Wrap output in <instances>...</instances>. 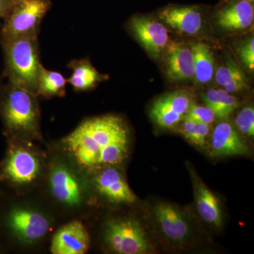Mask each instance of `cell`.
Wrapping results in <instances>:
<instances>
[{
	"instance_id": "1",
	"label": "cell",
	"mask_w": 254,
	"mask_h": 254,
	"mask_svg": "<svg viewBox=\"0 0 254 254\" xmlns=\"http://www.w3.org/2000/svg\"><path fill=\"white\" fill-rule=\"evenodd\" d=\"M128 133L123 118L104 115L82 122L64 143L80 166L100 168L118 165L126 158Z\"/></svg>"
},
{
	"instance_id": "2",
	"label": "cell",
	"mask_w": 254,
	"mask_h": 254,
	"mask_svg": "<svg viewBox=\"0 0 254 254\" xmlns=\"http://www.w3.org/2000/svg\"><path fill=\"white\" fill-rule=\"evenodd\" d=\"M0 43L4 60L3 77L36 95L38 77L43 66L38 36L1 40Z\"/></svg>"
},
{
	"instance_id": "3",
	"label": "cell",
	"mask_w": 254,
	"mask_h": 254,
	"mask_svg": "<svg viewBox=\"0 0 254 254\" xmlns=\"http://www.w3.org/2000/svg\"><path fill=\"white\" fill-rule=\"evenodd\" d=\"M0 78V109L5 125L13 132L34 133L39 122L36 95Z\"/></svg>"
},
{
	"instance_id": "4",
	"label": "cell",
	"mask_w": 254,
	"mask_h": 254,
	"mask_svg": "<svg viewBox=\"0 0 254 254\" xmlns=\"http://www.w3.org/2000/svg\"><path fill=\"white\" fill-rule=\"evenodd\" d=\"M52 6L50 0H16L1 23L0 41L38 36L42 21Z\"/></svg>"
},
{
	"instance_id": "5",
	"label": "cell",
	"mask_w": 254,
	"mask_h": 254,
	"mask_svg": "<svg viewBox=\"0 0 254 254\" xmlns=\"http://www.w3.org/2000/svg\"><path fill=\"white\" fill-rule=\"evenodd\" d=\"M104 240L116 254H145L153 251L141 224L133 218L113 219L107 222Z\"/></svg>"
},
{
	"instance_id": "6",
	"label": "cell",
	"mask_w": 254,
	"mask_h": 254,
	"mask_svg": "<svg viewBox=\"0 0 254 254\" xmlns=\"http://www.w3.org/2000/svg\"><path fill=\"white\" fill-rule=\"evenodd\" d=\"M153 215L159 231L172 245L182 247L193 235V225L190 218L172 203H157L153 207Z\"/></svg>"
},
{
	"instance_id": "7",
	"label": "cell",
	"mask_w": 254,
	"mask_h": 254,
	"mask_svg": "<svg viewBox=\"0 0 254 254\" xmlns=\"http://www.w3.org/2000/svg\"><path fill=\"white\" fill-rule=\"evenodd\" d=\"M193 103L188 91L171 92L155 100L150 109V117L162 128H174L182 122Z\"/></svg>"
},
{
	"instance_id": "8",
	"label": "cell",
	"mask_w": 254,
	"mask_h": 254,
	"mask_svg": "<svg viewBox=\"0 0 254 254\" xmlns=\"http://www.w3.org/2000/svg\"><path fill=\"white\" fill-rule=\"evenodd\" d=\"M129 28L150 55L158 58L169 43L168 32L161 23L144 16L132 18Z\"/></svg>"
},
{
	"instance_id": "9",
	"label": "cell",
	"mask_w": 254,
	"mask_h": 254,
	"mask_svg": "<svg viewBox=\"0 0 254 254\" xmlns=\"http://www.w3.org/2000/svg\"><path fill=\"white\" fill-rule=\"evenodd\" d=\"M90 245V237L81 222L74 220L64 225L55 233L51 244L53 254H86Z\"/></svg>"
},
{
	"instance_id": "10",
	"label": "cell",
	"mask_w": 254,
	"mask_h": 254,
	"mask_svg": "<svg viewBox=\"0 0 254 254\" xmlns=\"http://www.w3.org/2000/svg\"><path fill=\"white\" fill-rule=\"evenodd\" d=\"M209 150L214 157L248 154L249 145L231 124L222 122L214 128L210 138Z\"/></svg>"
},
{
	"instance_id": "11",
	"label": "cell",
	"mask_w": 254,
	"mask_h": 254,
	"mask_svg": "<svg viewBox=\"0 0 254 254\" xmlns=\"http://www.w3.org/2000/svg\"><path fill=\"white\" fill-rule=\"evenodd\" d=\"M40 162L34 153L23 148L11 150L5 165V173L11 182L27 185L40 173Z\"/></svg>"
},
{
	"instance_id": "12",
	"label": "cell",
	"mask_w": 254,
	"mask_h": 254,
	"mask_svg": "<svg viewBox=\"0 0 254 254\" xmlns=\"http://www.w3.org/2000/svg\"><path fill=\"white\" fill-rule=\"evenodd\" d=\"M95 185L100 194L113 203H132L136 201V195L116 168L108 166L102 170L95 177Z\"/></svg>"
},
{
	"instance_id": "13",
	"label": "cell",
	"mask_w": 254,
	"mask_h": 254,
	"mask_svg": "<svg viewBox=\"0 0 254 254\" xmlns=\"http://www.w3.org/2000/svg\"><path fill=\"white\" fill-rule=\"evenodd\" d=\"M9 223L15 233L28 242L41 240L48 233V219L39 213L28 209L18 208L11 213Z\"/></svg>"
},
{
	"instance_id": "14",
	"label": "cell",
	"mask_w": 254,
	"mask_h": 254,
	"mask_svg": "<svg viewBox=\"0 0 254 254\" xmlns=\"http://www.w3.org/2000/svg\"><path fill=\"white\" fill-rule=\"evenodd\" d=\"M165 60L167 74L172 81H187L194 77V62L190 48L173 43L169 47Z\"/></svg>"
},
{
	"instance_id": "15",
	"label": "cell",
	"mask_w": 254,
	"mask_h": 254,
	"mask_svg": "<svg viewBox=\"0 0 254 254\" xmlns=\"http://www.w3.org/2000/svg\"><path fill=\"white\" fill-rule=\"evenodd\" d=\"M190 173L197 211L205 222L220 228L222 225V215L218 198L195 172Z\"/></svg>"
},
{
	"instance_id": "16",
	"label": "cell",
	"mask_w": 254,
	"mask_h": 254,
	"mask_svg": "<svg viewBox=\"0 0 254 254\" xmlns=\"http://www.w3.org/2000/svg\"><path fill=\"white\" fill-rule=\"evenodd\" d=\"M159 18L170 27L188 35L196 34L203 25L200 11L190 6L165 8L159 13Z\"/></svg>"
},
{
	"instance_id": "17",
	"label": "cell",
	"mask_w": 254,
	"mask_h": 254,
	"mask_svg": "<svg viewBox=\"0 0 254 254\" xmlns=\"http://www.w3.org/2000/svg\"><path fill=\"white\" fill-rule=\"evenodd\" d=\"M50 187L57 200L69 205L81 203V189L77 179L67 168L58 166L52 172Z\"/></svg>"
},
{
	"instance_id": "18",
	"label": "cell",
	"mask_w": 254,
	"mask_h": 254,
	"mask_svg": "<svg viewBox=\"0 0 254 254\" xmlns=\"http://www.w3.org/2000/svg\"><path fill=\"white\" fill-rule=\"evenodd\" d=\"M217 23L227 31L246 29L254 22V6L250 1L240 0L220 10L217 14Z\"/></svg>"
},
{
	"instance_id": "19",
	"label": "cell",
	"mask_w": 254,
	"mask_h": 254,
	"mask_svg": "<svg viewBox=\"0 0 254 254\" xmlns=\"http://www.w3.org/2000/svg\"><path fill=\"white\" fill-rule=\"evenodd\" d=\"M72 71L71 77L66 80L76 91H86L93 89L98 83L108 78L93 67L88 59L73 60L68 64Z\"/></svg>"
},
{
	"instance_id": "20",
	"label": "cell",
	"mask_w": 254,
	"mask_h": 254,
	"mask_svg": "<svg viewBox=\"0 0 254 254\" xmlns=\"http://www.w3.org/2000/svg\"><path fill=\"white\" fill-rule=\"evenodd\" d=\"M215 78L217 83L229 93L244 91L248 86L245 72L231 58H227L226 64L217 70Z\"/></svg>"
},
{
	"instance_id": "21",
	"label": "cell",
	"mask_w": 254,
	"mask_h": 254,
	"mask_svg": "<svg viewBox=\"0 0 254 254\" xmlns=\"http://www.w3.org/2000/svg\"><path fill=\"white\" fill-rule=\"evenodd\" d=\"M202 98L205 105L215 113L216 118L221 120L228 118L239 106L237 98L225 90H208Z\"/></svg>"
},
{
	"instance_id": "22",
	"label": "cell",
	"mask_w": 254,
	"mask_h": 254,
	"mask_svg": "<svg viewBox=\"0 0 254 254\" xmlns=\"http://www.w3.org/2000/svg\"><path fill=\"white\" fill-rule=\"evenodd\" d=\"M194 62V77L199 83H207L214 75V58L210 48L205 43H195L190 48Z\"/></svg>"
},
{
	"instance_id": "23",
	"label": "cell",
	"mask_w": 254,
	"mask_h": 254,
	"mask_svg": "<svg viewBox=\"0 0 254 254\" xmlns=\"http://www.w3.org/2000/svg\"><path fill=\"white\" fill-rule=\"evenodd\" d=\"M67 83L63 74L57 71H50L42 66L38 77L36 95L46 98L64 96Z\"/></svg>"
},
{
	"instance_id": "24",
	"label": "cell",
	"mask_w": 254,
	"mask_h": 254,
	"mask_svg": "<svg viewBox=\"0 0 254 254\" xmlns=\"http://www.w3.org/2000/svg\"><path fill=\"white\" fill-rule=\"evenodd\" d=\"M179 131L190 143L203 148L206 145L207 138L210 133V125L197 123L189 119H184Z\"/></svg>"
},
{
	"instance_id": "25",
	"label": "cell",
	"mask_w": 254,
	"mask_h": 254,
	"mask_svg": "<svg viewBox=\"0 0 254 254\" xmlns=\"http://www.w3.org/2000/svg\"><path fill=\"white\" fill-rule=\"evenodd\" d=\"M235 125L238 131L250 138L254 136V109L253 106H247L241 110L235 119Z\"/></svg>"
},
{
	"instance_id": "26",
	"label": "cell",
	"mask_w": 254,
	"mask_h": 254,
	"mask_svg": "<svg viewBox=\"0 0 254 254\" xmlns=\"http://www.w3.org/2000/svg\"><path fill=\"white\" fill-rule=\"evenodd\" d=\"M185 118L197 122V123L211 125L216 119V116L213 110L206 105L202 106V105H195L193 103L185 115Z\"/></svg>"
},
{
	"instance_id": "27",
	"label": "cell",
	"mask_w": 254,
	"mask_h": 254,
	"mask_svg": "<svg viewBox=\"0 0 254 254\" xmlns=\"http://www.w3.org/2000/svg\"><path fill=\"white\" fill-rule=\"evenodd\" d=\"M238 54L244 66L249 71H253L254 68V39L250 38L241 45L238 50Z\"/></svg>"
},
{
	"instance_id": "28",
	"label": "cell",
	"mask_w": 254,
	"mask_h": 254,
	"mask_svg": "<svg viewBox=\"0 0 254 254\" xmlns=\"http://www.w3.org/2000/svg\"><path fill=\"white\" fill-rule=\"evenodd\" d=\"M16 0H0V26L9 14Z\"/></svg>"
}]
</instances>
